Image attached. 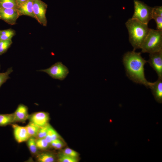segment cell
<instances>
[{
    "instance_id": "277c9868",
    "label": "cell",
    "mask_w": 162,
    "mask_h": 162,
    "mask_svg": "<svg viewBox=\"0 0 162 162\" xmlns=\"http://www.w3.org/2000/svg\"><path fill=\"white\" fill-rule=\"evenodd\" d=\"M134 12L132 18L148 24L152 19V8L138 0L134 1Z\"/></svg>"
},
{
    "instance_id": "6da1fadb",
    "label": "cell",
    "mask_w": 162,
    "mask_h": 162,
    "mask_svg": "<svg viewBox=\"0 0 162 162\" xmlns=\"http://www.w3.org/2000/svg\"><path fill=\"white\" fill-rule=\"evenodd\" d=\"M122 61L128 78L134 82L149 88L151 82L146 80L144 71V66L147 61L142 57L141 53L133 50L128 52L124 54Z\"/></svg>"
},
{
    "instance_id": "5bb4252c",
    "label": "cell",
    "mask_w": 162,
    "mask_h": 162,
    "mask_svg": "<svg viewBox=\"0 0 162 162\" xmlns=\"http://www.w3.org/2000/svg\"><path fill=\"white\" fill-rule=\"evenodd\" d=\"M35 156L36 161L39 162H53L55 160V155L50 152H38Z\"/></svg>"
},
{
    "instance_id": "9c48e42d",
    "label": "cell",
    "mask_w": 162,
    "mask_h": 162,
    "mask_svg": "<svg viewBox=\"0 0 162 162\" xmlns=\"http://www.w3.org/2000/svg\"><path fill=\"white\" fill-rule=\"evenodd\" d=\"M28 119L29 122L41 127L48 124L49 114L43 111L36 112L29 115Z\"/></svg>"
},
{
    "instance_id": "603a6c76",
    "label": "cell",
    "mask_w": 162,
    "mask_h": 162,
    "mask_svg": "<svg viewBox=\"0 0 162 162\" xmlns=\"http://www.w3.org/2000/svg\"><path fill=\"white\" fill-rule=\"evenodd\" d=\"M36 142L38 150H45L47 148L50 144L44 138L36 139Z\"/></svg>"
},
{
    "instance_id": "7c38bea8",
    "label": "cell",
    "mask_w": 162,
    "mask_h": 162,
    "mask_svg": "<svg viewBox=\"0 0 162 162\" xmlns=\"http://www.w3.org/2000/svg\"><path fill=\"white\" fill-rule=\"evenodd\" d=\"M33 0H28L18 6L17 10L20 16H28L36 19L33 11Z\"/></svg>"
},
{
    "instance_id": "4fadbf2b",
    "label": "cell",
    "mask_w": 162,
    "mask_h": 162,
    "mask_svg": "<svg viewBox=\"0 0 162 162\" xmlns=\"http://www.w3.org/2000/svg\"><path fill=\"white\" fill-rule=\"evenodd\" d=\"M149 88L155 99L159 103L162 102V78H158L154 82H151Z\"/></svg>"
},
{
    "instance_id": "cb8c5ba5",
    "label": "cell",
    "mask_w": 162,
    "mask_h": 162,
    "mask_svg": "<svg viewBox=\"0 0 162 162\" xmlns=\"http://www.w3.org/2000/svg\"><path fill=\"white\" fill-rule=\"evenodd\" d=\"M13 71L12 68L8 69L5 72L0 73V87L6 81L10 78L9 75Z\"/></svg>"
},
{
    "instance_id": "4316f807",
    "label": "cell",
    "mask_w": 162,
    "mask_h": 162,
    "mask_svg": "<svg viewBox=\"0 0 162 162\" xmlns=\"http://www.w3.org/2000/svg\"><path fill=\"white\" fill-rule=\"evenodd\" d=\"M51 146L56 149H60L64 146L63 142L59 138L51 142Z\"/></svg>"
},
{
    "instance_id": "ffe728a7",
    "label": "cell",
    "mask_w": 162,
    "mask_h": 162,
    "mask_svg": "<svg viewBox=\"0 0 162 162\" xmlns=\"http://www.w3.org/2000/svg\"><path fill=\"white\" fill-rule=\"evenodd\" d=\"M26 127L30 137L36 138L40 127L30 122H29Z\"/></svg>"
},
{
    "instance_id": "d4e9b609",
    "label": "cell",
    "mask_w": 162,
    "mask_h": 162,
    "mask_svg": "<svg viewBox=\"0 0 162 162\" xmlns=\"http://www.w3.org/2000/svg\"><path fill=\"white\" fill-rule=\"evenodd\" d=\"M50 126V125L48 123L44 126L40 127L35 138L36 139L45 138L46 135Z\"/></svg>"
},
{
    "instance_id": "e0dca14e",
    "label": "cell",
    "mask_w": 162,
    "mask_h": 162,
    "mask_svg": "<svg viewBox=\"0 0 162 162\" xmlns=\"http://www.w3.org/2000/svg\"><path fill=\"white\" fill-rule=\"evenodd\" d=\"M35 138L31 137L26 141L27 145L31 153L33 155H36L38 153V149L36 142Z\"/></svg>"
},
{
    "instance_id": "83f0119b",
    "label": "cell",
    "mask_w": 162,
    "mask_h": 162,
    "mask_svg": "<svg viewBox=\"0 0 162 162\" xmlns=\"http://www.w3.org/2000/svg\"><path fill=\"white\" fill-rule=\"evenodd\" d=\"M62 153L74 158H76L78 156V154L76 152L69 148H65L63 151Z\"/></svg>"
},
{
    "instance_id": "7a4b0ae2",
    "label": "cell",
    "mask_w": 162,
    "mask_h": 162,
    "mask_svg": "<svg viewBox=\"0 0 162 162\" xmlns=\"http://www.w3.org/2000/svg\"><path fill=\"white\" fill-rule=\"evenodd\" d=\"M125 24L128 32L129 42L133 47V50L140 49L150 29L148 24L131 18L127 21Z\"/></svg>"
},
{
    "instance_id": "f1b7e54d",
    "label": "cell",
    "mask_w": 162,
    "mask_h": 162,
    "mask_svg": "<svg viewBox=\"0 0 162 162\" xmlns=\"http://www.w3.org/2000/svg\"><path fill=\"white\" fill-rule=\"evenodd\" d=\"M28 0H16L18 6L19 5L26 2Z\"/></svg>"
},
{
    "instance_id": "30bf717a",
    "label": "cell",
    "mask_w": 162,
    "mask_h": 162,
    "mask_svg": "<svg viewBox=\"0 0 162 162\" xmlns=\"http://www.w3.org/2000/svg\"><path fill=\"white\" fill-rule=\"evenodd\" d=\"M11 125L14 138L18 143H21L26 142L30 137L26 126H20L14 123Z\"/></svg>"
},
{
    "instance_id": "8992f818",
    "label": "cell",
    "mask_w": 162,
    "mask_h": 162,
    "mask_svg": "<svg viewBox=\"0 0 162 162\" xmlns=\"http://www.w3.org/2000/svg\"><path fill=\"white\" fill-rule=\"evenodd\" d=\"M47 5L41 0H34L33 11L36 20L42 25L46 26L47 20L46 14Z\"/></svg>"
},
{
    "instance_id": "52a82bcc",
    "label": "cell",
    "mask_w": 162,
    "mask_h": 162,
    "mask_svg": "<svg viewBox=\"0 0 162 162\" xmlns=\"http://www.w3.org/2000/svg\"><path fill=\"white\" fill-rule=\"evenodd\" d=\"M149 54L147 62L156 72L158 78H162V50Z\"/></svg>"
},
{
    "instance_id": "2e32d148",
    "label": "cell",
    "mask_w": 162,
    "mask_h": 162,
    "mask_svg": "<svg viewBox=\"0 0 162 162\" xmlns=\"http://www.w3.org/2000/svg\"><path fill=\"white\" fill-rule=\"evenodd\" d=\"M15 34V31L11 28L0 30V41L11 40Z\"/></svg>"
},
{
    "instance_id": "5b68a950",
    "label": "cell",
    "mask_w": 162,
    "mask_h": 162,
    "mask_svg": "<svg viewBox=\"0 0 162 162\" xmlns=\"http://www.w3.org/2000/svg\"><path fill=\"white\" fill-rule=\"evenodd\" d=\"M39 71L45 72L54 79L62 80L65 79L69 73L68 68L61 62H58L50 67Z\"/></svg>"
},
{
    "instance_id": "7402d4cb",
    "label": "cell",
    "mask_w": 162,
    "mask_h": 162,
    "mask_svg": "<svg viewBox=\"0 0 162 162\" xmlns=\"http://www.w3.org/2000/svg\"><path fill=\"white\" fill-rule=\"evenodd\" d=\"M58 161L59 162H77L78 160L76 158L70 156L62 153L58 155Z\"/></svg>"
},
{
    "instance_id": "3957f363",
    "label": "cell",
    "mask_w": 162,
    "mask_h": 162,
    "mask_svg": "<svg viewBox=\"0 0 162 162\" xmlns=\"http://www.w3.org/2000/svg\"><path fill=\"white\" fill-rule=\"evenodd\" d=\"M143 53H149L162 50V31L150 29L140 48Z\"/></svg>"
},
{
    "instance_id": "44dd1931",
    "label": "cell",
    "mask_w": 162,
    "mask_h": 162,
    "mask_svg": "<svg viewBox=\"0 0 162 162\" xmlns=\"http://www.w3.org/2000/svg\"><path fill=\"white\" fill-rule=\"evenodd\" d=\"M12 44L11 40L0 41V56L7 51Z\"/></svg>"
},
{
    "instance_id": "d6986e66",
    "label": "cell",
    "mask_w": 162,
    "mask_h": 162,
    "mask_svg": "<svg viewBox=\"0 0 162 162\" xmlns=\"http://www.w3.org/2000/svg\"><path fill=\"white\" fill-rule=\"evenodd\" d=\"M59 136L56 131L50 126L46 135L44 138L49 143L52 141L59 138Z\"/></svg>"
},
{
    "instance_id": "484cf974",
    "label": "cell",
    "mask_w": 162,
    "mask_h": 162,
    "mask_svg": "<svg viewBox=\"0 0 162 162\" xmlns=\"http://www.w3.org/2000/svg\"><path fill=\"white\" fill-rule=\"evenodd\" d=\"M152 19L155 21L157 30L162 31V16L152 12Z\"/></svg>"
},
{
    "instance_id": "f546056e",
    "label": "cell",
    "mask_w": 162,
    "mask_h": 162,
    "mask_svg": "<svg viewBox=\"0 0 162 162\" xmlns=\"http://www.w3.org/2000/svg\"></svg>"
},
{
    "instance_id": "ba28073f",
    "label": "cell",
    "mask_w": 162,
    "mask_h": 162,
    "mask_svg": "<svg viewBox=\"0 0 162 162\" xmlns=\"http://www.w3.org/2000/svg\"><path fill=\"white\" fill-rule=\"evenodd\" d=\"M20 16L17 9H0V19L10 25H15Z\"/></svg>"
},
{
    "instance_id": "9a60e30c",
    "label": "cell",
    "mask_w": 162,
    "mask_h": 162,
    "mask_svg": "<svg viewBox=\"0 0 162 162\" xmlns=\"http://www.w3.org/2000/svg\"><path fill=\"white\" fill-rule=\"evenodd\" d=\"M15 123L13 113L0 114V127H5Z\"/></svg>"
},
{
    "instance_id": "ac0fdd59",
    "label": "cell",
    "mask_w": 162,
    "mask_h": 162,
    "mask_svg": "<svg viewBox=\"0 0 162 162\" xmlns=\"http://www.w3.org/2000/svg\"><path fill=\"white\" fill-rule=\"evenodd\" d=\"M16 0H0V9H17Z\"/></svg>"
},
{
    "instance_id": "8fae6325",
    "label": "cell",
    "mask_w": 162,
    "mask_h": 162,
    "mask_svg": "<svg viewBox=\"0 0 162 162\" xmlns=\"http://www.w3.org/2000/svg\"><path fill=\"white\" fill-rule=\"evenodd\" d=\"M15 123H24L28 118V107L22 104H19L13 113Z\"/></svg>"
}]
</instances>
